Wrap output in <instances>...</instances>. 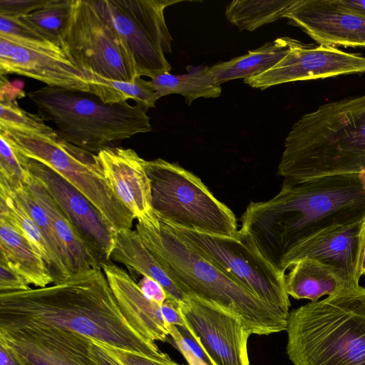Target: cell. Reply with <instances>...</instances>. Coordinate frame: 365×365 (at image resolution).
Instances as JSON below:
<instances>
[{
	"mask_svg": "<svg viewBox=\"0 0 365 365\" xmlns=\"http://www.w3.org/2000/svg\"><path fill=\"white\" fill-rule=\"evenodd\" d=\"M365 73V56L323 45L300 43L272 68L244 79L261 90L282 83Z\"/></svg>",
	"mask_w": 365,
	"mask_h": 365,
	"instance_id": "14",
	"label": "cell"
},
{
	"mask_svg": "<svg viewBox=\"0 0 365 365\" xmlns=\"http://www.w3.org/2000/svg\"><path fill=\"white\" fill-rule=\"evenodd\" d=\"M91 351L101 365H122L99 342L91 341Z\"/></svg>",
	"mask_w": 365,
	"mask_h": 365,
	"instance_id": "38",
	"label": "cell"
},
{
	"mask_svg": "<svg viewBox=\"0 0 365 365\" xmlns=\"http://www.w3.org/2000/svg\"><path fill=\"white\" fill-rule=\"evenodd\" d=\"M364 219L365 173L332 175L283 179L272 198L249 204L240 230L282 273L284 259L307 241Z\"/></svg>",
	"mask_w": 365,
	"mask_h": 365,
	"instance_id": "2",
	"label": "cell"
},
{
	"mask_svg": "<svg viewBox=\"0 0 365 365\" xmlns=\"http://www.w3.org/2000/svg\"><path fill=\"white\" fill-rule=\"evenodd\" d=\"M0 127L44 134L55 132V129L47 125L38 114H31L21 108L16 100L0 101Z\"/></svg>",
	"mask_w": 365,
	"mask_h": 365,
	"instance_id": "31",
	"label": "cell"
},
{
	"mask_svg": "<svg viewBox=\"0 0 365 365\" xmlns=\"http://www.w3.org/2000/svg\"><path fill=\"white\" fill-rule=\"evenodd\" d=\"M62 48L83 72L134 82L133 57L112 24L103 0H74Z\"/></svg>",
	"mask_w": 365,
	"mask_h": 365,
	"instance_id": "10",
	"label": "cell"
},
{
	"mask_svg": "<svg viewBox=\"0 0 365 365\" xmlns=\"http://www.w3.org/2000/svg\"><path fill=\"white\" fill-rule=\"evenodd\" d=\"M178 307L185 328L212 365H250L247 344L251 334L240 322L189 296Z\"/></svg>",
	"mask_w": 365,
	"mask_h": 365,
	"instance_id": "13",
	"label": "cell"
},
{
	"mask_svg": "<svg viewBox=\"0 0 365 365\" xmlns=\"http://www.w3.org/2000/svg\"><path fill=\"white\" fill-rule=\"evenodd\" d=\"M101 344L122 365H180L173 361L165 353L160 357L153 358Z\"/></svg>",
	"mask_w": 365,
	"mask_h": 365,
	"instance_id": "32",
	"label": "cell"
},
{
	"mask_svg": "<svg viewBox=\"0 0 365 365\" xmlns=\"http://www.w3.org/2000/svg\"><path fill=\"white\" fill-rule=\"evenodd\" d=\"M0 260L39 288L53 283L45 261L26 237L0 217Z\"/></svg>",
	"mask_w": 365,
	"mask_h": 365,
	"instance_id": "24",
	"label": "cell"
},
{
	"mask_svg": "<svg viewBox=\"0 0 365 365\" xmlns=\"http://www.w3.org/2000/svg\"><path fill=\"white\" fill-rule=\"evenodd\" d=\"M160 311L165 322L168 326L173 325L177 327L185 328V322L180 313L178 304L166 300L160 305Z\"/></svg>",
	"mask_w": 365,
	"mask_h": 365,
	"instance_id": "37",
	"label": "cell"
},
{
	"mask_svg": "<svg viewBox=\"0 0 365 365\" xmlns=\"http://www.w3.org/2000/svg\"><path fill=\"white\" fill-rule=\"evenodd\" d=\"M1 76L14 73L46 86L89 92L83 72L61 46L0 34Z\"/></svg>",
	"mask_w": 365,
	"mask_h": 365,
	"instance_id": "12",
	"label": "cell"
},
{
	"mask_svg": "<svg viewBox=\"0 0 365 365\" xmlns=\"http://www.w3.org/2000/svg\"><path fill=\"white\" fill-rule=\"evenodd\" d=\"M0 365H24L16 351L0 336Z\"/></svg>",
	"mask_w": 365,
	"mask_h": 365,
	"instance_id": "39",
	"label": "cell"
},
{
	"mask_svg": "<svg viewBox=\"0 0 365 365\" xmlns=\"http://www.w3.org/2000/svg\"><path fill=\"white\" fill-rule=\"evenodd\" d=\"M28 96L38 115L56 125L59 137L93 153L152 130L148 110L127 101L105 103L89 92L51 86Z\"/></svg>",
	"mask_w": 365,
	"mask_h": 365,
	"instance_id": "6",
	"label": "cell"
},
{
	"mask_svg": "<svg viewBox=\"0 0 365 365\" xmlns=\"http://www.w3.org/2000/svg\"><path fill=\"white\" fill-rule=\"evenodd\" d=\"M74 0H48L28 14L16 17L45 40L62 47Z\"/></svg>",
	"mask_w": 365,
	"mask_h": 365,
	"instance_id": "29",
	"label": "cell"
},
{
	"mask_svg": "<svg viewBox=\"0 0 365 365\" xmlns=\"http://www.w3.org/2000/svg\"><path fill=\"white\" fill-rule=\"evenodd\" d=\"M365 274V219L361 233V247L358 264V276L360 278Z\"/></svg>",
	"mask_w": 365,
	"mask_h": 365,
	"instance_id": "41",
	"label": "cell"
},
{
	"mask_svg": "<svg viewBox=\"0 0 365 365\" xmlns=\"http://www.w3.org/2000/svg\"><path fill=\"white\" fill-rule=\"evenodd\" d=\"M48 0H0V15L19 17L45 5Z\"/></svg>",
	"mask_w": 365,
	"mask_h": 365,
	"instance_id": "35",
	"label": "cell"
},
{
	"mask_svg": "<svg viewBox=\"0 0 365 365\" xmlns=\"http://www.w3.org/2000/svg\"><path fill=\"white\" fill-rule=\"evenodd\" d=\"M156 217L228 277L261 300L289 312L285 274L263 257L249 234L240 229L231 236L213 235Z\"/></svg>",
	"mask_w": 365,
	"mask_h": 365,
	"instance_id": "9",
	"label": "cell"
},
{
	"mask_svg": "<svg viewBox=\"0 0 365 365\" xmlns=\"http://www.w3.org/2000/svg\"><path fill=\"white\" fill-rule=\"evenodd\" d=\"M97 155L106 179L135 219L158 222L144 159L131 148L118 147L103 149Z\"/></svg>",
	"mask_w": 365,
	"mask_h": 365,
	"instance_id": "18",
	"label": "cell"
},
{
	"mask_svg": "<svg viewBox=\"0 0 365 365\" xmlns=\"http://www.w3.org/2000/svg\"><path fill=\"white\" fill-rule=\"evenodd\" d=\"M19 272L0 260V292L25 291L31 289Z\"/></svg>",
	"mask_w": 365,
	"mask_h": 365,
	"instance_id": "34",
	"label": "cell"
},
{
	"mask_svg": "<svg viewBox=\"0 0 365 365\" xmlns=\"http://www.w3.org/2000/svg\"><path fill=\"white\" fill-rule=\"evenodd\" d=\"M289 268V274L285 275L286 291L296 299L317 302L323 296L352 287L332 268L313 259H302Z\"/></svg>",
	"mask_w": 365,
	"mask_h": 365,
	"instance_id": "25",
	"label": "cell"
},
{
	"mask_svg": "<svg viewBox=\"0 0 365 365\" xmlns=\"http://www.w3.org/2000/svg\"><path fill=\"white\" fill-rule=\"evenodd\" d=\"M138 220L145 246L185 295L230 315L250 334L285 331L288 314L265 302L228 277L176 235L165 222Z\"/></svg>",
	"mask_w": 365,
	"mask_h": 365,
	"instance_id": "3",
	"label": "cell"
},
{
	"mask_svg": "<svg viewBox=\"0 0 365 365\" xmlns=\"http://www.w3.org/2000/svg\"><path fill=\"white\" fill-rule=\"evenodd\" d=\"M187 70L188 73L185 74L165 73L153 77L149 81L158 99L177 93L185 98L187 105H191L197 98H215L221 95V86L211 78L209 67L189 66Z\"/></svg>",
	"mask_w": 365,
	"mask_h": 365,
	"instance_id": "26",
	"label": "cell"
},
{
	"mask_svg": "<svg viewBox=\"0 0 365 365\" xmlns=\"http://www.w3.org/2000/svg\"><path fill=\"white\" fill-rule=\"evenodd\" d=\"M284 18L319 45L365 47V16L344 8L337 0H294Z\"/></svg>",
	"mask_w": 365,
	"mask_h": 365,
	"instance_id": "17",
	"label": "cell"
},
{
	"mask_svg": "<svg viewBox=\"0 0 365 365\" xmlns=\"http://www.w3.org/2000/svg\"><path fill=\"white\" fill-rule=\"evenodd\" d=\"M294 0H234L226 7L227 19L240 31L257 28L284 18Z\"/></svg>",
	"mask_w": 365,
	"mask_h": 365,
	"instance_id": "28",
	"label": "cell"
},
{
	"mask_svg": "<svg viewBox=\"0 0 365 365\" xmlns=\"http://www.w3.org/2000/svg\"><path fill=\"white\" fill-rule=\"evenodd\" d=\"M27 158L54 170L83 194L114 232L131 229L135 219L106 179L97 154L81 149L54 133L44 134L0 127Z\"/></svg>",
	"mask_w": 365,
	"mask_h": 365,
	"instance_id": "7",
	"label": "cell"
},
{
	"mask_svg": "<svg viewBox=\"0 0 365 365\" xmlns=\"http://www.w3.org/2000/svg\"><path fill=\"white\" fill-rule=\"evenodd\" d=\"M364 220L335 228L307 241L284 259L282 272L285 274L302 259H313L332 268L351 287L359 285L358 264Z\"/></svg>",
	"mask_w": 365,
	"mask_h": 365,
	"instance_id": "19",
	"label": "cell"
},
{
	"mask_svg": "<svg viewBox=\"0 0 365 365\" xmlns=\"http://www.w3.org/2000/svg\"><path fill=\"white\" fill-rule=\"evenodd\" d=\"M344 8L365 16V0H337Z\"/></svg>",
	"mask_w": 365,
	"mask_h": 365,
	"instance_id": "40",
	"label": "cell"
},
{
	"mask_svg": "<svg viewBox=\"0 0 365 365\" xmlns=\"http://www.w3.org/2000/svg\"><path fill=\"white\" fill-rule=\"evenodd\" d=\"M101 268L126 317L149 340L166 341L170 330L160 305L145 298L137 282L123 268L111 261L103 263Z\"/></svg>",
	"mask_w": 365,
	"mask_h": 365,
	"instance_id": "20",
	"label": "cell"
},
{
	"mask_svg": "<svg viewBox=\"0 0 365 365\" xmlns=\"http://www.w3.org/2000/svg\"><path fill=\"white\" fill-rule=\"evenodd\" d=\"M301 42L290 37H279L247 53L219 62L209 67V73L217 84L258 75L275 66Z\"/></svg>",
	"mask_w": 365,
	"mask_h": 365,
	"instance_id": "23",
	"label": "cell"
},
{
	"mask_svg": "<svg viewBox=\"0 0 365 365\" xmlns=\"http://www.w3.org/2000/svg\"><path fill=\"white\" fill-rule=\"evenodd\" d=\"M25 184L49 216L56 235L67 253L71 274L92 268H101V262L43 183L30 173Z\"/></svg>",
	"mask_w": 365,
	"mask_h": 365,
	"instance_id": "21",
	"label": "cell"
},
{
	"mask_svg": "<svg viewBox=\"0 0 365 365\" xmlns=\"http://www.w3.org/2000/svg\"><path fill=\"white\" fill-rule=\"evenodd\" d=\"M24 365H101L91 351L92 339L54 327L0 330Z\"/></svg>",
	"mask_w": 365,
	"mask_h": 365,
	"instance_id": "16",
	"label": "cell"
},
{
	"mask_svg": "<svg viewBox=\"0 0 365 365\" xmlns=\"http://www.w3.org/2000/svg\"><path fill=\"white\" fill-rule=\"evenodd\" d=\"M0 34L27 40L46 41L16 17L0 15Z\"/></svg>",
	"mask_w": 365,
	"mask_h": 365,
	"instance_id": "33",
	"label": "cell"
},
{
	"mask_svg": "<svg viewBox=\"0 0 365 365\" xmlns=\"http://www.w3.org/2000/svg\"><path fill=\"white\" fill-rule=\"evenodd\" d=\"M29 160L11 139L0 131V176L11 183H25L30 174Z\"/></svg>",
	"mask_w": 365,
	"mask_h": 365,
	"instance_id": "30",
	"label": "cell"
},
{
	"mask_svg": "<svg viewBox=\"0 0 365 365\" xmlns=\"http://www.w3.org/2000/svg\"><path fill=\"white\" fill-rule=\"evenodd\" d=\"M285 331L293 365H365V288H346L289 311Z\"/></svg>",
	"mask_w": 365,
	"mask_h": 365,
	"instance_id": "5",
	"label": "cell"
},
{
	"mask_svg": "<svg viewBox=\"0 0 365 365\" xmlns=\"http://www.w3.org/2000/svg\"><path fill=\"white\" fill-rule=\"evenodd\" d=\"M365 173V93L325 103L303 115L285 138L284 179Z\"/></svg>",
	"mask_w": 365,
	"mask_h": 365,
	"instance_id": "4",
	"label": "cell"
},
{
	"mask_svg": "<svg viewBox=\"0 0 365 365\" xmlns=\"http://www.w3.org/2000/svg\"><path fill=\"white\" fill-rule=\"evenodd\" d=\"M113 25L134 61L138 76L169 73L165 53L172 52L173 38L166 25V7L173 0H103Z\"/></svg>",
	"mask_w": 365,
	"mask_h": 365,
	"instance_id": "11",
	"label": "cell"
},
{
	"mask_svg": "<svg viewBox=\"0 0 365 365\" xmlns=\"http://www.w3.org/2000/svg\"><path fill=\"white\" fill-rule=\"evenodd\" d=\"M29 170L68 216L101 265L111 261L115 232L98 210L71 183L46 165L30 159Z\"/></svg>",
	"mask_w": 365,
	"mask_h": 365,
	"instance_id": "15",
	"label": "cell"
},
{
	"mask_svg": "<svg viewBox=\"0 0 365 365\" xmlns=\"http://www.w3.org/2000/svg\"><path fill=\"white\" fill-rule=\"evenodd\" d=\"M110 259L124 264L132 278L148 276L158 282L167 293V300L178 304L186 297L145 246L136 230L115 232V246Z\"/></svg>",
	"mask_w": 365,
	"mask_h": 365,
	"instance_id": "22",
	"label": "cell"
},
{
	"mask_svg": "<svg viewBox=\"0 0 365 365\" xmlns=\"http://www.w3.org/2000/svg\"><path fill=\"white\" fill-rule=\"evenodd\" d=\"M89 85V93L96 96L105 103H118L131 99L148 110L155 107L156 92L149 81L140 76L134 82L108 79L91 71H83Z\"/></svg>",
	"mask_w": 365,
	"mask_h": 365,
	"instance_id": "27",
	"label": "cell"
},
{
	"mask_svg": "<svg viewBox=\"0 0 365 365\" xmlns=\"http://www.w3.org/2000/svg\"><path fill=\"white\" fill-rule=\"evenodd\" d=\"M54 327L149 357L165 353L126 317L102 268L42 288L0 292V330Z\"/></svg>",
	"mask_w": 365,
	"mask_h": 365,
	"instance_id": "1",
	"label": "cell"
},
{
	"mask_svg": "<svg viewBox=\"0 0 365 365\" xmlns=\"http://www.w3.org/2000/svg\"><path fill=\"white\" fill-rule=\"evenodd\" d=\"M143 294L148 300L162 305L168 299L167 293L163 286L154 279L143 276L137 283Z\"/></svg>",
	"mask_w": 365,
	"mask_h": 365,
	"instance_id": "36",
	"label": "cell"
},
{
	"mask_svg": "<svg viewBox=\"0 0 365 365\" xmlns=\"http://www.w3.org/2000/svg\"><path fill=\"white\" fill-rule=\"evenodd\" d=\"M155 215L178 226L231 236L237 232L233 212L219 201L200 178L176 163L144 160Z\"/></svg>",
	"mask_w": 365,
	"mask_h": 365,
	"instance_id": "8",
	"label": "cell"
}]
</instances>
